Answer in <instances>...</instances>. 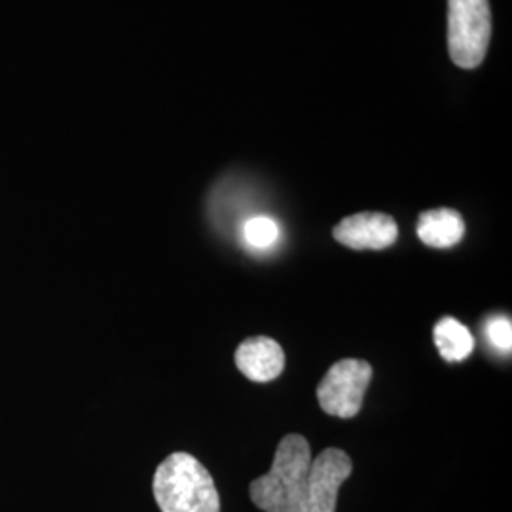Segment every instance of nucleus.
Listing matches in <instances>:
<instances>
[{
    "label": "nucleus",
    "instance_id": "2",
    "mask_svg": "<svg viewBox=\"0 0 512 512\" xmlns=\"http://www.w3.org/2000/svg\"><path fill=\"white\" fill-rule=\"evenodd\" d=\"M152 490L162 512H220L213 476L190 454L175 452L160 463Z\"/></svg>",
    "mask_w": 512,
    "mask_h": 512
},
{
    "label": "nucleus",
    "instance_id": "8",
    "mask_svg": "<svg viewBox=\"0 0 512 512\" xmlns=\"http://www.w3.org/2000/svg\"><path fill=\"white\" fill-rule=\"evenodd\" d=\"M465 236V222L454 209H431L421 213L418 220V238L435 249L458 245Z\"/></svg>",
    "mask_w": 512,
    "mask_h": 512
},
{
    "label": "nucleus",
    "instance_id": "1",
    "mask_svg": "<svg viewBox=\"0 0 512 512\" xmlns=\"http://www.w3.org/2000/svg\"><path fill=\"white\" fill-rule=\"evenodd\" d=\"M311 448L302 435H287L275 450L268 475L251 482L249 494L260 511L300 512L311 467Z\"/></svg>",
    "mask_w": 512,
    "mask_h": 512
},
{
    "label": "nucleus",
    "instance_id": "9",
    "mask_svg": "<svg viewBox=\"0 0 512 512\" xmlns=\"http://www.w3.org/2000/svg\"><path fill=\"white\" fill-rule=\"evenodd\" d=\"M433 336H435L440 357L446 359L448 363L465 361L475 349V338L471 330L454 317H442L435 325Z\"/></svg>",
    "mask_w": 512,
    "mask_h": 512
},
{
    "label": "nucleus",
    "instance_id": "4",
    "mask_svg": "<svg viewBox=\"0 0 512 512\" xmlns=\"http://www.w3.org/2000/svg\"><path fill=\"white\" fill-rule=\"evenodd\" d=\"M372 380V366L359 359H342L330 366L317 387V401L334 418H355L361 412L366 389Z\"/></svg>",
    "mask_w": 512,
    "mask_h": 512
},
{
    "label": "nucleus",
    "instance_id": "3",
    "mask_svg": "<svg viewBox=\"0 0 512 512\" xmlns=\"http://www.w3.org/2000/svg\"><path fill=\"white\" fill-rule=\"evenodd\" d=\"M492 40L490 0H448V52L459 69H476Z\"/></svg>",
    "mask_w": 512,
    "mask_h": 512
},
{
    "label": "nucleus",
    "instance_id": "11",
    "mask_svg": "<svg viewBox=\"0 0 512 512\" xmlns=\"http://www.w3.org/2000/svg\"><path fill=\"white\" fill-rule=\"evenodd\" d=\"M486 336L488 342L494 346L497 351L509 353L512 348V325L509 317H494L486 325Z\"/></svg>",
    "mask_w": 512,
    "mask_h": 512
},
{
    "label": "nucleus",
    "instance_id": "10",
    "mask_svg": "<svg viewBox=\"0 0 512 512\" xmlns=\"http://www.w3.org/2000/svg\"><path fill=\"white\" fill-rule=\"evenodd\" d=\"M243 238L249 247L258 249V251H266V249H272L281 238V228L274 219L258 215V217H253L245 222Z\"/></svg>",
    "mask_w": 512,
    "mask_h": 512
},
{
    "label": "nucleus",
    "instance_id": "7",
    "mask_svg": "<svg viewBox=\"0 0 512 512\" xmlns=\"http://www.w3.org/2000/svg\"><path fill=\"white\" fill-rule=\"evenodd\" d=\"M236 366L247 380L268 384L281 376L285 351L268 336H253L236 349Z\"/></svg>",
    "mask_w": 512,
    "mask_h": 512
},
{
    "label": "nucleus",
    "instance_id": "5",
    "mask_svg": "<svg viewBox=\"0 0 512 512\" xmlns=\"http://www.w3.org/2000/svg\"><path fill=\"white\" fill-rule=\"evenodd\" d=\"M353 473V463L340 448H327L311 459L306 495L300 512H334L340 486Z\"/></svg>",
    "mask_w": 512,
    "mask_h": 512
},
{
    "label": "nucleus",
    "instance_id": "6",
    "mask_svg": "<svg viewBox=\"0 0 512 512\" xmlns=\"http://www.w3.org/2000/svg\"><path fill=\"white\" fill-rule=\"evenodd\" d=\"M332 236L355 251H382L397 241L399 226L384 213H357L338 222Z\"/></svg>",
    "mask_w": 512,
    "mask_h": 512
}]
</instances>
